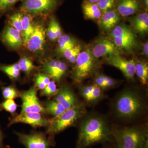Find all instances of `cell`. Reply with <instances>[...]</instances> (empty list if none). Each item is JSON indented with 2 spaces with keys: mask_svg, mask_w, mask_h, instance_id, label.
<instances>
[{
  "mask_svg": "<svg viewBox=\"0 0 148 148\" xmlns=\"http://www.w3.org/2000/svg\"><path fill=\"white\" fill-rule=\"evenodd\" d=\"M112 131L106 120L98 115H92L84 120L80 125L76 148L90 146L112 140Z\"/></svg>",
  "mask_w": 148,
  "mask_h": 148,
  "instance_id": "obj_1",
  "label": "cell"
},
{
  "mask_svg": "<svg viewBox=\"0 0 148 148\" xmlns=\"http://www.w3.org/2000/svg\"><path fill=\"white\" fill-rule=\"evenodd\" d=\"M144 108L143 99L138 92L127 90L122 92L118 96L114 109L117 116L131 119L141 114Z\"/></svg>",
  "mask_w": 148,
  "mask_h": 148,
  "instance_id": "obj_2",
  "label": "cell"
},
{
  "mask_svg": "<svg viewBox=\"0 0 148 148\" xmlns=\"http://www.w3.org/2000/svg\"><path fill=\"white\" fill-rule=\"evenodd\" d=\"M111 131L116 145L123 148H143L148 140L147 131L143 127H124Z\"/></svg>",
  "mask_w": 148,
  "mask_h": 148,
  "instance_id": "obj_3",
  "label": "cell"
},
{
  "mask_svg": "<svg viewBox=\"0 0 148 148\" xmlns=\"http://www.w3.org/2000/svg\"><path fill=\"white\" fill-rule=\"evenodd\" d=\"M86 112L84 106L82 105L66 110L58 116L49 121L47 132L50 136L60 133L66 128L75 124Z\"/></svg>",
  "mask_w": 148,
  "mask_h": 148,
  "instance_id": "obj_4",
  "label": "cell"
},
{
  "mask_svg": "<svg viewBox=\"0 0 148 148\" xmlns=\"http://www.w3.org/2000/svg\"><path fill=\"white\" fill-rule=\"evenodd\" d=\"M95 59L89 49L80 52L76 60L72 75L75 82L80 83L95 73L98 67Z\"/></svg>",
  "mask_w": 148,
  "mask_h": 148,
  "instance_id": "obj_5",
  "label": "cell"
},
{
  "mask_svg": "<svg viewBox=\"0 0 148 148\" xmlns=\"http://www.w3.org/2000/svg\"><path fill=\"white\" fill-rule=\"evenodd\" d=\"M59 0H23L20 11L32 15H45L53 11Z\"/></svg>",
  "mask_w": 148,
  "mask_h": 148,
  "instance_id": "obj_6",
  "label": "cell"
},
{
  "mask_svg": "<svg viewBox=\"0 0 148 148\" xmlns=\"http://www.w3.org/2000/svg\"><path fill=\"white\" fill-rule=\"evenodd\" d=\"M19 143L26 148H50L53 146L52 138H47L41 132H32L29 134L16 132Z\"/></svg>",
  "mask_w": 148,
  "mask_h": 148,
  "instance_id": "obj_7",
  "label": "cell"
},
{
  "mask_svg": "<svg viewBox=\"0 0 148 148\" xmlns=\"http://www.w3.org/2000/svg\"><path fill=\"white\" fill-rule=\"evenodd\" d=\"M38 88L36 86L21 92L22 109L20 114L29 112L46 113L45 108L40 103L37 97Z\"/></svg>",
  "mask_w": 148,
  "mask_h": 148,
  "instance_id": "obj_8",
  "label": "cell"
},
{
  "mask_svg": "<svg viewBox=\"0 0 148 148\" xmlns=\"http://www.w3.org/2000/svg\"><path fill=\"white\" fill-rule=\"evenodd\" d=\"M45 37L44 26L41 23H36L34 31L25 43V44L28 49L33 53H40L43 50Z\"/></svg>",
  "mask_w": 148,
  "mask_h": 148,
  "instance_id": "obj_9",
  "label": "cell"
},
{
  "mask_svg": "<svg viewBox=\"0 0 148 148\" xmlns=\"http://www.w3.org/2000/svg\"><path fill=\"white\" fill-rule=\"evenodd\" d=\"M16 123L29 124L34 127H48L49 121L46 119L42 114L37 112H29L19 114L12 119L9 126Z\"/></svg>",
  "mask_w": 148,
  "mask_h": 148,
  "instance_id": "obj_10",
  "label": "cell"
},
{
  "mask_svg": "<svg viewBox=\"0 0 148 148\" xmlns=\"http://www.w3.org/2000/svg\"><path fill=\"white\" fill-rule=\"evenodd\" d=\"M91 51L95 58L104 56L110 57L120 53L119 48L114 42L105 38H100L97 40Z\"/></svg>",
  "mask_w": 148,
  "mask_h": 148,
  "instance_id": "obj_11",
  "label": "cell"
},
{
  "mask_svg": "<svg viewBox=\"0 0 148 148\" xmlns=\"http://www.w3.org/2000/svg\"><path fill=\"white\" fill-rule=\"evenodd\" d=\"M67 70L68 67L65 63L52 59L46 61L42 68L43 72L58 82L66 74Z\"/></svg>",
  "mask_w": 148,
  "mask_h": 148,
  "instance_id": "obj_12",
  "label": "cell"
},
{
  "mask_svg": "<svg viewBox=\"0 0 148 148\" xmlns=\"http://www.w3.org/2000/svg\"><path fill=\"white\" fill-rule=\"evenodd\" d=\"M107 62L109 65L120 70L128 79H133L135 76V61L134 60H125L119 54H116L109 57Z\"/></svg>",
  "mask_w": 148,
  "mask_h": 148,
  "instance_id": "obj_13",
  "label": "cell"
},
{
  "mask_svg": "<svg viewBox=\"0 0 148 148\" xmlns=\"http://www.w3.org/2000/svg\"><path fill=\"white\" fill-rule=\"evenodd\" d=\"M55 100L61 104L66 110L81 105L73 90L67 85L62 86L55 95Z\"/></svg>",
  "mask_w": 148,
  "mask_h": 148,
  "instance_id": "obj_14",
  "label": "cell"
},
{
  "mask_svg": "<svg viewBox=\"0 0 148 148\" xmlns=\"http://www.w3.org/2000/svg\"><path fill=\"white\" fill-rule=\"evenodd\" d=\"M1 39L5 44L13 49H18L22 43L21 32L11 26L5 28L1 34Z\"/></svg>",
  "mask_w": 148,
  "mask_h": 148,
  "instance_id": "obj_15",
  "label": "cell"
},
{
  "mask_svg": "<svg viewBox=\"0 0 148 148\" xmlns=\"http://www.w3.org/2000/svg\"><path fill=\"white\" fill-rule=\"evenodd\" d=\"M139 8L138 0H121L118 5L117 11L122 16H126L137 12Z\"/></svg>",
  "mask_w": 148,
  "mask_h": 148,
  "instance_id": "obj_16",
  "label": "cell"
},
{
  "mask_svg": "<svg viewBox=\"0 0 148 148\" xmlns=\"http://www.w3.org/2000/svg\"><path fill=\"white\" fill-rule=\"evenodd\" d=\"M120 19V17L116 11L113 10L108 11L101 16V27L105 31H110L115 27Z\"/></svg>",
  "mask_w": 148,
  "mask_h": 148,
  "instance_id": "obj_17",
  "label": "cell"
},
{
  "mask_svg": "<svg viewBox=\"0 0 148 148\" xmlns=\"http://www.w3.org/2000/svg\"><path fill=\"white\" fill-rule=\"evenodd\" d=\"M132 25L135 31L144 34L148 32V14L147 12L140 14L132 19Z\"/></svg>",
  "mask_w": 148,
  "mask_h": 148,
  "instance_id": "obj_18",
  "label": "cell"
},
{
  "mask_svg": "<svg viewBox=\"0 0 148 148\" xmlns=\"http://www.w3.org/2000/svg\"><path fill=\"white\" fill-rule=\"evenodd\" d=\"M114 43L118 47L130 51L136 46L135 36L115 37L112 38Z\"/></svg>",
  "mask_w": 148,
  "mask_h": 148,
  "instance_id": "obj_19",
  "label": "cell"
},
{
  "mask_svg": "<svg viewBox=\"0 0 148 148\" xmlns=\"http://www.w3.org/2000/svg\"><path fill=\"white\" fill-rule=\"evenodd\" d=\"M85 16L88 19H98L102 16V12L96 3L86 2L82 6Z\"/></svg>",
  "mask_w": 148,
  "mask_h": 148,
  "instance_id": "obj_20",
  "label": "cell"
},
{
  "mask_svg": "<svg viewBox=\"0 0 148 148\" xmlns=\"http://www.w3.org/2000/svg\"><path fill=\"white\" fill-rule=\"evenodd\" d=\"M21 29V33L25 43L34 29V25L32 21V15L24 12Z\"/></svg>",
  "mask_w": 148,
  "mask_h": 148,
  "instance_id": "obj_21",
  "label": "cell"
},
{
  "mask_svg": "<svg viewBox=\"0 0 148 148\" xmlns=\"http://www.w3.org/2000/svg\"><path fill=\"white\" fill-rule=\"evenodd\" d=\"M47 33L48 38L52 41L58 39L63 36L60 25L54 17L50 18Z\"/></svg>",
  "mask_w": 148,
  "mask_h": 148,
  "instance_id": "obj_22",
  "label": "cell"
},
{
  "mask_svg": "<svg viewBox=\"0 0 148 148\" xmlns=\"http://www.w3.org/2000/svg\"><path fill=\"white\" fill-rule=\"evenodd\" d=\"M135 74L140 79L143 84L147 83L148 80V65L146 62L135 61Z\"/></svg>",
  "mask_w": 148,
  "mask_h": 148,
  "instance_id": "obj_23",
  "label": "cell"
},
{
  "mask_svg": "<svg viewBox=\"0 0 148 148\" xmlns=\"http://www.w3.org/2000/svg\"><path fill=\"white\" fill-rule=\"evenodd\" d=\"M46 112L54 116H58L66 110L63 106L55 100L47 101L46 103Z\"/></svg>",
  "mask_w": 148,
  "mask_h": 148,
  "instance_id": "obj_24",
  "label": "cell"
},
{
  "mask_svg": "<svg viewBox=\"0 0 148 148\" xmlns=\"http://www.w3.org/2000/svg\"><path fill=\"white\" fill-rule=\"evenodd\" d=\"M76 41L71 37L65 35L58 40V51L63 53L66 49L71 48L76 45Z\"/></svg>",
  "mask_w": 148,
  "mask_h": 148,
  "instance_id": "obj_25",
  "label": "cell"
},
{
  "mask_svg": "<svg viewBox=\"0 0 148 148\" xmlns=\"http://www.w3.org/2000/svg\"><path fill=\"white\" fill-rule=\"evenodd\" d=\"M20 69L18 64L10 65L0 64V71L5 73L12 79H16L20 76Z\"/></svg>",
  "mask_w": 148,
  "mask_h": 148,
  "instance_id": "obj_26",
  "label": "cell"
},
{
  "mask_svg": "<svg viewBox=\"0 0 148 148\" xmlns=\"http://www.w3.org/2000/svg\"><path fill=\"white\" fill-rule=\"evenodd\" d=\"M111 38L135 36V34L129 27L125 25H119L114 28L110 35Z\"/></svg>",
  "mask_w": 148,
  "mask_h": 148,
  "instance_id": "obj_27",
  "label": "cell"
},
{
  "mask_svg": "<svg viewBox=\"0 0 148 148\" xmlns=\"http://www.w3.org/2000/svg\"><path fill=\"white\" fill-rule=\"evenodd\" d=\"M23 15L24 12L20 11L18 12L12 14L8 18L9 22L10 23L11 26L17 29L21 33Z\"/></svg>",
  "mask_w": 148,
  "mask_h": 148,
  "instance_id": "obj_28",
  "label": "cell"
},
{
  "mask_svg": "<svg viewBox=\"0 0 148 148\" xmlns=\"http://www.w3.org/2000/svg\"><path fill=\"white\" fill-rule=\"evenodd\" d=\"M82 50L81 46L76 45L74 47L66 49L63 52L64 57L70 63H75L77 57Z\"/></svg>",
  "mask_w": 148,
  "mask_h": 148,
  "instance_id": "obj_29",
  "label": "cell"
},
{
  "mask_svg": "<svg viewBox=\"0 0 148 148\" xmlns=\"http://www.w3.org/2000/svg\"><path fill=\"white\" fill-rule=\"evenodd\" d=\"M18 64L20 70L27 75H29L35 69V66L31 59L25 56L20 58Z\"/></svg>",
  "mask_w": 148,
  "mask_h": 148,
  "instance_id": "obj_30",
  "label": "cell"
},
{
  "mask_svg": "<svg viewBox=\"0 0 148 148\" xmlns=\"http://www.w3.org/2000/svg\"><path fill=\"white\" fill-rule=\"evenodd\" d=\"M2 94L5 100H14L20 96V94L16 88L11 86L2 88Z\"/></svg>",
  "mask_w": 148,
  "mask_h": 148,
  "instance_id": "obj_31",
  "label": "cell"
},
{
  "mask_svg": "<svg viewBox=\"0 0 148 148\" xmlns=\"http://www.w3.org/2000/svg\"><path fill=\"white\" fill-rule=\"evenodd\" d=\"M34 81L36 86L42 90L50 82V77L46 74H38L35 77Z\"/></svg>",
  "mask_w": 148,
  "mask_h": 148,
  "instance_id": "obj_32",
  "label": "cell"
},
{
  "mask_svg": "<svg viewBox=\"0 0 148 148\" xmlns=\"http://www.w3.org/2000/svg\"><path fill=\"white\" fill-rule=\"evenodd\" d=\"M17 105L15 101L12 99H7L0 103V111L5 110L11 114L16 112Z\"/></svg>",
  "mask_w": 148,
  "mask_h": 148,
  "instance_id": "obj_33",
  "label": "cell"
},
{
  "mask_svg": "<svg viewBox=\"0 0 148 148\" xmlns=\"http://www.w3.org/2000/svg\"><path fill=\"white\" fill-rule=\"evenodd\" d=\"M58 89L56 87L55 81H50L46 87L41 90L40 92V95L47 97H52L53 95H55L57 93Z\"/></svg>",
  "mask_w": 148,
  "mask_h": 148,
  "instance_id": "obj_34",
  "label": "cell"
},
{
  "mask_svg": "<svg viewBox=\"0 0 148 148\" xmlns=\"http://www.w3.org/2000/svg\"><path fill=\"white\" fill-rule=\"evenodd\" d=\"M19 0H0V17L10 10Z\"/></svg>",
  "mask_w": 148,
  "mask_h": 148,
  "instance_id": "obj_35",
  "label": "cell"
},
{
  "mask_svg": "<svg viewBox=\"0 0 148 148\" xmlns=\"http://www.w3.org/2000/svg\"><path fill=\"white\" fill-rule=\"evenodd\" d=\"M93 85L94 84L85 86L80 89V94L87 103H92L91 91L93 88Z\"/></svg>",
  "mask_w": 148,
  "mask_h": 148,
  "instance_id": "obj_36",
  "label": "cell"
},
{
  "mask_svg": "<svg viewBox=\"0 0 148 148\" xmlns=\"http://www.w3.org/2000/svg\"><path fill=\"white\" fill-rule=\"evenodd\" d=\"M115 0H100L96 3L102 13L104 14L108 11L111 10L113 7Z\"/></svg>",
  "mask_w": 148,
  "mask_h": 148,
  "instance_id": "obj_37",
  "label": "cell"
},
{
  "mask_svg": "<svg viewBox=\"0 0 148 148\" xmlns=\"http://www.w3.org/2000/svg\"><path fill=\"white\" fill-rule=\"evenodd\" d=\"M91 97H92V103L97 102L104 97L103 92L100 87L94 84L93 88L91 91Z\"/></svg>",
  "mask_w": 148,
  "mask_h": 148,
  "instance_id": "obj_38",
  "label": "cell"
},
{
  "mask_svg": "<svg viewBox=\"0 0 148 148\" xmlns=\"http://www.w3.org/2000/svg\"><path fill=\"white\" fill-rule=\"evenodd\" d=\"M95 84L101 89L105 90L106 89V82L104 78V75H99L96 77L95 79Z\"/></svg>",
  "mask_w": 148,
  "mask_h": 148,
  "instance_id": "obj_39",
  "label": "cell"
},
{
  "mask_svg": "<svg viewBox=\"0 0 148 148\" xmlns=\"http://www.w3.org/2000/svg\"><path fill=\"white\" fill-rule=\"evenodd\" d=\"M104 78L106 82V89L114 87L117 84V82L112 78L104 75Z\"/></svg>",
  "mask_w": 148,
  "mask_h": 148,
  "instance_id": "obj_40",
  "label": "cell"
},
{
  "mask_svg": "<svg viewBox=\"0 0 148 148\" xmlns=\"http://www.w3.org/2000/svg\"><path fill=\"white\" fill-rule=\"evenodd\" d=\"M4 138V135L3 133L1 128H0V148H8L7 147L4 145L3 143Z\"/></svg>",
  "mask_w": 148,
  "mask_h": 148,
  "instance_id": "obj_41",
  "label": "cell"
},
{
  "mask_svg": "<svg viewBox=\"0 0 148 148\" xmlns=\"http://www.w3.org/2000/svg\"><path fill=\"white\" fill-rule=\"evenodd\" d=\"M143 54L147 56L148 55V43L147 42L145 44L143 48Z\"/></svg>",
  "mask_w": 148,
  "mask_h": 148,
  "instance_id": "obj_42",
  "label": "cell"
},
{
  "mask_svg": "<svg viewBox=\"0 0 148 148\" xmlns=\"http://www.w3.org/2000/svg\"><path fill=\"white\" fill-rule=\"evenodd\" d=\"M86 1L88 2L93 3H97L100 0H86Z\"/></svg>",
  "mask_w": 148,
  "mask_h": 148,
  "instance_id": "obj_43",
  "label": "cell"
},
{
  "mask_svg": "<svg viewBox=\"0 0 148 148\" xmlns=\"http://www.w3.org/2000/svg\"><path fill=\"white\" fill-rule=\"evenodd\" d=\"M143 148H148V140H147V142H146L145 144V145H144Z\"/></svg>",
  "mask_w": 148,
  "mask_h": 148,
  "instance_id": "obj_44",
  "label": "cell"
},
{
  "mask_svg": "<svg viewBox=\"0 0 148 148\" xmlns=\"http://www.w3.org/2000/svg\"><path fill=\"white\" fill-rule=\"evenodd\" d=\"M145 2V4L146 7L148 8V0H144Z\"/></svg>",
  "mask_w": 148,
  "mask_h": 148,
  "instance_id": "obj_45",
  "label": "cell"
},
{
  "mask_svg": "<svg viewBox=\"0 0 148 148\" xmlns=\"http://www.w3.org/2000/svg\"><path fill=\"white\" fill-rule=\"evenodd\" d=\"M116 148H122L120 146L118 145H116Z\"/></svg>",
  "mask_w": 148,
  "mask_h": 148,
  "instance_id": "obj_46",
  "label": "cell"
},
{
  "mask_svg": "<svg viewBox=\"0 0 148 148\" xmlns=\"http://www.w3.org/2000/svg\"><path fill=\"white\" fill-rule=\"evenodd\" d=\"M106 148H110V147H106Z\"/></svg>",
  "mask_w": 148,
  "mask_h": 148,
  "instance_id": "obj_47",
  "label": "cell"
},
{
  "mask_svg": "<svg viewBox=\"0 0 148 148\" xmlns=\"http://www.w3.org/2000/svg\"><path fill=\"white\" fill-rule=\"evenodd\" d=\"M1 82H0V85H1Z\"/></svg>",
  "mask_w": 148,
  "mask_h": 148,
  "instance_id": "obj_48",
  "label": "cell"
}]
</instances>
